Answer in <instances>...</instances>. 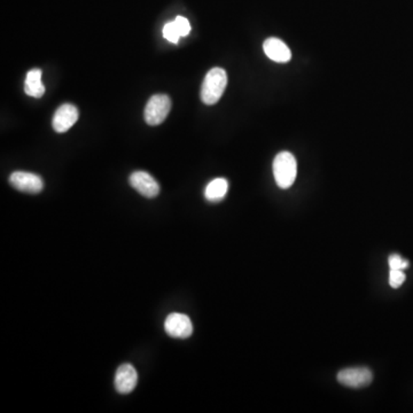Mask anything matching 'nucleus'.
Listing matches in <instances>:
<instances>
[{
	"label": "nucleus",
	"instance_id": "16",
	"mask_svg": "<svg viewBox=\"0 0 413 413\" xmlns=\"http://www.w3.org/2000/svg\"><path fill=\"white\" fill-rule=\"evenodd\" d=\"M175 24L177 26L178 31L181 33V37L187 36L191 33V24L187 19L184 17H177L174 21Z\"/></svg>",
	"mask_w": 413,
	"mask_h": 413
},
{
	"label": "nucleus",
	"instance_id": "10",
	"mask_svg": "<svg viewBox=\"0 0 413 413\" xmlns=\"http://www.w3.org/2000/svg\"><path fill=\"white\" fill-rule=\"evenodd\" d=\"M263 49L266 56L275 63H286L292 59V52L289 46L279 38H275V37L268 38L263 44Z\"/></svg>",
	"mask_w": 413,
	"mask_h": 413
},
{
	"label": "nucleus",
	"instance_id": "11",
	"mask_svg": "<svg viewBox=\"0 0 413 413\" xmlns=\"http://www.w3.org/2000/svg\"><path fill=\"white\" fill-rule=\"evenodd\" d=\"M24 92L26 95L33 98H42L45 93V86L42 83V70L33 69L26 74L24 82Z\"/></svg>",
	"mask_w": 413,
	"mask_h": 413
},
{
	"label": "nucleus",
	"instance_id": "4",
	"mask_svg": "<svg viewBox=\"0 0 413 413\" xmlns=\"http://www.w3.org/2000/svg\"><path fill=\"white\" fill-rule=\"evenodd\" d=\"M340 384L350 388L366 387L373 380V374L367 367H349L338 374Z\"/></svg>",
	"mask_w": 413,
	"mask_h": 413
},
{
	"label": "nucleus",
	"instance_id": "13",
	"mask_svg": "<svg viewBox=\"0 0 413 413\" xmlns=\"http://www.w3.org/2000/svg\"><path fill=\"white\" fill-rule=\"evenodd\" d=\"M163 36L168 42L170 43L177 44L181 38V33L178 31L177 26L172 22H168L163 28Z\"/></svg>",
	"mask_w": 413,
	"mask_h": 413
},
{
	"label": "nucleus",
	"instance_id": "6",
	"mask_svg": "<svg viewBox=\"0 0 413 413\" xmlns=\"http://www.w3.org/2000/svg\"><path fill=\"white\" fill-rule=\"evenodd\" d=\"M10 183L14 188L29 194H38L43 191L44 181L38 175L15 171L10 175Z\"/></svg>",
	"mask_w": 413,
	"mask_h": 413
},
{
	"label": "nucleus",
	"instance_id": "1",
	"mask_svg": "<svg viewBox=\"0 0 413 413\" xmlns=\"http://www.w3.org/2000/svg\"><path fill=\"white\" fill-rule=\"evenodd\" d=\"M227 74L224 69L213 68L204 77L201 88V100L206 105H215L220 102L224 91L227 89Z\"/></svg>",
	"mask_w": 413,
	"mask_h": 413
},
{
	"label": "nucleus",
	"instance_id": "3",
	"mask_svg": "<svg viewBox=\"0 0 413 413\" xmlns=\"http://www.w3.org/2000/svg\"><path fill=\"white\" fill-rule=\"evenodd\" d=\"M170 109L171 100L167 95H153L145 108V121L152 127L161 124L167 118Z\"/></svg>",
	"mask_w": 413,
	"mask_h": 413
},
{
	"label": "nucleus",
	"instance_id": "7",
	"mask_svg": "<svg viewBox=\"0 0 413 413\" xmlns=\"http://www.w3.org/2000/svg\"><path fill=\"white\" fill-rule=\"evenodd\" d=\"M130 184L137 192L145 197L152 199L160 193V185L155 178L146 171H136L130 176Z\"/></svg>",
	"mask_w": 413,
	"mask_h": 413
},
{
	"label": "nucleus",
	"instance_id": "12",
	"mask_svg": "<svg viewBox=\"0 0 413 413\" xmlns=\"http://www.w3.org/2000/svg\"><path fill=\"white\" fill-rule=\"evenodd\" d=\"M229 191V183L225 178H216L206 185L204 197L209 202H220L223 200Z\"/></svg>",
	"mask_w": 413,
	"mask_h": 413
},
{
	"label": "nucleus",
	"instance_id": "8",
	"mask_svg": "<svg viewBox=\"0 0 413 413\" xmlns=\"http://www.w3.org/2000/svg\"><path fill=\"white\" fill-rule=\"evenodd\" d=\"M79 109L72 104H65L56 109V114L53 116V129L59 133L68 131L72 125L79 120Z\"/></svg>",
	"mask_w": 413,
	"mask_h": 413
},
{
	"label": "nucleus",
	"instance_id": "14",
	"mask_svg": "<svg viewBox=\"0 0 413 413\" xmlns=\"http://www.w3.org/2000/svg\"><path fill=\"white\" fill-rule=\"evenodd\" d=\"M405 282V273L403 270H391L389 273V285L393 289H398Z\"/></svg>",
	"mask_w": 413,
	"mask_h": 413
},
{
	"label": "nucleus",
	"instance_id": "9",
	"mask_svg": "<svg viewBox=\"0 0 413 413\" xmlns=\"http://www.w3.org/2000/svg\"><path fill=\"white\" fill-rule=\"evenodd\" d=\"M138 382V373L131 364H123L118 367L115 375V387L120 394H130L135 389Z\"/></svg>",
	"mask_w": 413,
	"mask_h": 413
},
{
	"label": "nucleus",
	"instance_id": "2",
	"mask_svg": "<svg viewBox=\"0 0 413 413\" xmlns=\"http://www.w3.org/2000/svg\"><path fill=\"white\" fill-rule=\"evenodd\" d=\"M273 175L275 183L280 188H289L296 179L298 163L296 159L289 152H282L273 161Z\"/></svg>",
	"mask_w": 413,
	"mask_h": 413
},
{
	"label": "nucleus",
	"instance_id": "5",
	"mask_svg": "<svg viewBox=\"0 0 413 413\" xmlns=\"http://www.w3.org/2000/svg\"><path fill=\"white\" fill-rule=\"evenodd\" d=\"M164 330L171 338L187 339L193 333V325L188 316L175 312L168 316Z\"/></svg>",
	"mask_w": 413,
	"mask_h": 413
},
{
	"label": "nucleus",
	"instance_id": "15",
	"mask_svg": "<svg viewBox=\"0 0 413 413\" xmlns=\"http://www.w3.org/2000/svg\"><path fill=\"white\" fill-rule=\"evenodd\" d=\"M388 264L391 270H405L409 266V261L404 259L403 257H400L397 254H393L389 256L388 259Z\"/></svg>",
	"mask_w": 413,
	"mask_h": 413
}]
</instances>
